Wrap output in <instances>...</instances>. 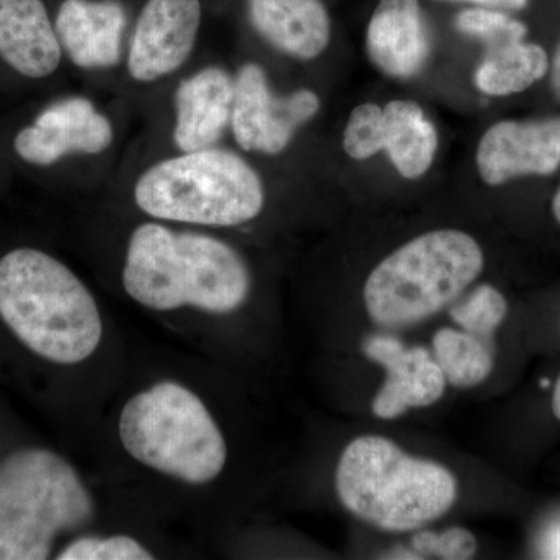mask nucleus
<instances>
[{
    "instance_id": "nucleus-16",
    "label": "nucleus",
    "mask_w": 560,
    "mask_h": 560,
    "mask_svg": "<svg viewBox=\"0 0 560 560\" xmlns=\"http://www.w3.org/2000/svg\"><path fill=\"white\" fill-rule=\"evenodd\" d=\"M375 68L394 79H410L430 54L429 31L419 0H378L366 33Z\"/></svg>"
},
{
    "instance_id": "nucleus-4",
    "label": "nucleus",
    "mask_w": 560,
    "mask_h": 560,
    "mask_svg": "<svg viewBox=\"0 0 560 560\" xmlns=\"http://www.w3.org/2000/svg\"><path fill=\"white\" fill-rule=\"evenodd\" d=\"M95 511L79 470L57 452L28 447L0 460V560L50 559Z\"/></svg>"
},
{
    "instance_id": "nucleus-9",
    "label": "nucleus",
    "mask_w": 560,
    "mask_h": 560,
    "mask_svg": "<svg viewBox=\"0 0 560 560\" xmlns=\"http://www.w3.org/2000/svg\"><path fill=\"white\" fill-rule=\"evenodd\" d=\"M113 121L81 95L44 106L13 139L16 156L33 167H51L72 154H101L113 145Z\"/></svg>"
},
{
    "instance_id": "nucleus-12",
    "label": "nucleus",
    "mask_w": 560,
    "mask_h": 560,
    "mask_svg": "<svg viewBox=\"0 0 560 560\" xmlns=\"http://www.w3.org/2000/svg\"><path fill=\"white\" fill-rule=\"evenodd\" d=\"M368 359L386 371L385 383L372 412L378 419H396L411 408L430 407L444 396V372L434 355L423 348L407 349L397 338L374 335L363 345Z\"/></svg>"
},
{
    "instance_id": "nucleus-15",
    "label": "nucleus",
    "mask_w": 560,
    "mask_h": 560,
    "mask_svg": "<svg viewBox=\"0 0 560 560\" xmlns=\"http://www.w3.org/2000/svg\"><path fill=\"white\" fill-rule=\"evenodd\" d=\"M62 49L43 0H0V60L18 75L49 79Z\"/></svg>"
},
{
    "instance_id": "nucleus-17",
    "label": "nucleus",
    "mask_w": 560,
    "mask_h": 560,
    "mask_svg": "<svg viewBox=\"0 0 560 560\" xmlns=\"http://www.w3.org/2000/svg\"><path fill=\"white\" fill-rule=\"evenodd\" d=\"M249 24L272 49L312 61L329 47V11L320 0H246Z\"/></svg>"
},
{
    "instance_id": "nucleus-6",
    "label": "nucleus",
    "mask_w": 560,
    "mask_h": 560,
    "mask_svg": "<svg viewBox=\"0 0 560 560\" xmlns=\"http://www.w3.org/2000/svg\"><path fill=\"white\" fill-rule=\"evenodd\" d=\"M132 200L153 220L235 228L260 215L265 187L241 154L210 147L150 165L136 180Z\"/></svg>"
},
{
    "instance_id": "nucleus-21",
    "label": "nucleus",
    "mask_w": 560,
    "mask_h": 560,
    "mask_svg": "<svg viewBox=\"0 0 560 560\" xmlns=\"http://www.w3.org/2000/svg\"><path fill=\"white\" fill-rule=\"evenodd\" d=\"M508 302L499 290L481 285L471 291L466 300L451 308V315L464 330L489 340L506 318Z\"/></svg>"
},
{
    "instance_id": "nucleus-27",
    "label": "nucleus",
    "mask_w": 560,
    "mask_h": 560,
    "mask_svg": "<svg viewBox=\"0 0 560 560\" xmlns=\"http://www.w3.org/2000/svg\"><path fill=\"white\" fill-rule=\"evenodd\" d=\"M545 556L551 559H560V522L551 526L550 530L545 534L544 544Z\"/></svg>"
},
{
    "instance_id": "nucleus-30",
    "label": "nucleus",
    "mask_w": 560,
    "mask_h": 560,
    "mask_svg": "<svg viewBox=\"0 0 560 560\" xmlns=\"http://www.w3.org/2000/svg\"><path fill=\"white\" fill-rule=\"evenodd\" d=\"M552 213H555L556 220H558L560 224V189L558 194H556L555 200H552Z\"/></svg>"
},
{
    "instance_id": "nucleus-25",
    "label": "nucleus",
    "mask_w": 560,
    "mask_h": 560,
    "mask_svg": "<svg viewBox=\"0 0 560 560\" xmlns=\"http://www.w3.org/2000/svg\"><path fill=\"white\" fill-rule=\"evenodd\" d=\"M412 547L441 559L466 560L477 552V539L470 530L452 528L442 534L420 533L412 539Z\"/></svg>"
},
{
    "instance_id": "nucleus-20",
    "label": "nucleus",
    "mask_w": 560,
    "mask_h": 560,
    "mask_svg": "<svg viewBox=\"0 0 560 560\" xmlns=\"http://www.w3.org/2000/svg\"><path fill=\"white\" fill-rule=\"evenodd\" d=\"M433 348L445 381L456 388L480 385L493 370L492 352L469 331L441 329L434 335Z\"/></svg>"
},
{
    "instance_id": "nucleus-29",
    "label": "nucleus",
    "mask_w": 560,
    "mask_h": 560,
    "mask_svg": "<svg viewBox=\"0 0 560 560\" xmlns=\"http://www.w3.org/2000/svg\"><path fill=\"white\" fill-rule=\"evenodd\" d=\"M552 411H555L556 418L560 420V377L556 383L555 394H552Z\"/></svg>"
},
{
    "instance_id": "nucleus-7",
    "label": "nucleus",
    "mask_w": 560,
    "mask_h": 560,
    "mask_svg": "<svg viewBox=\"0 0 560 560\" xmlns=\"http://www.w3.org/2000/svg\"><path fill=\"white\" fill-rule=\"evenodd\" d=\"M482 267L485 254L471 235L427 232L371 271L363 290L368 315L386 329L415 326L458 300Z\"/></svg>"
},
{
    "instance_id": "nucleus-23",
    "label": "nucleus",
    "mask_w": 560,
    "mask_h": 560,
    "mask_svg": "<svg viewBox=\"0 0 560 560\" xmlns=\"http://www.w3.org/2000/svg\"><path fill=\"white\" fill-rule=\"evenodd\" d=\"M156 558L135 537L127 534L80 536L58 551V560H151Z\"/></svg>"
},
{
    "instance_id": "nucleus-3",
    "label": "nucleus",
    "mask_w": 560,
    "mask_h": 560,
    "mask_svg": "<svg viewBox=\"0 0 560 560\" xmlns=\"http://www.w3.org/2000/svg\"><path fill=\"white\" fill-rule=\"evenodd\" d=\"M335 488L350 514L388 533L430 525L458 497V481L447 467L415 458L382 436H360L348 444Z\"/></svg>"
},
{
    "instance_id": "nucleus-11",
    "label": "nucleus",
    "mask_w": 560,
    "mask_h": 560,
    "mask_svg": "<svg viewBox=\"0 0 560 560\" xmlns=\"http://www.w3.org/2000/svg\"><path fill=\"white\" fill-rule=\"evenodd\" d=\"M560 165V117L503 120L482 135L477 167L489 186L528 175H551Z\"/></svg>"
},
{
    "instance_id": "nucleus-28",
    "label": "nucleus",
    "mask_w": 560,
    "mask_h": 560,
    "mask_svg": "<svg viewBox=\"0 0 560 560\" xmlns=\"http://www.w3.org/2000/svg\"><path fill=\"white\" fill-rule=\"evenodd\" d=\"M551 84L555 94L560 98V44L558 50H556L555 58H552Z\"/></svg>"
},
{
    "instance_id": "nucleus-13",
    "label": "nucleus",
    "mask_w": 560,
    "mask_h": 560,
    "mask_svg": "<svg viewBox=\"0 0 560 560\" xmlns=\"http://www.w3.org/2000/svg\"><path fill=\"white\" fill-rule=\"evenodd\" d=\"M54 22L62 54L77 68L98 70L119 65L128 16L117 0H65Z\"/></svg>"
},
{
    "instance_id": "nucleus-2",
    "label": "nucleus",
    "mask_w": 560,
    "mask_h": 560,
    "mask_svg": "<svg viewBox=\"0 0 560 560\" xmlns=\"http://www.w3.org/2000/svg\"><path fill=\"white\" fill-rule=\"evenodd\" d=\"M0 320L31 352L61 366L91 359L103 338L101 308L86 283L31 246L0 257Z\"/></svg>"
},
{
    "instance_id": "nucleus-5",
    "label": "nucleus",
    "mask_w": 560,
    "mask_h": 560,
    "mask_svg": "<svg viewBox=\"0 0 560 560\" xmlns=\"http://www.w3.org/2000/svg\"><path fill=\"white\" fill-rule=\"evenodd\" d=\"M117 431L136 463L183 485H210L226 467L228 444L219 422L205 400L179 382H156L131 396Z\"/></svg>"
},
{
    "instance_id": "nucleus-18",
    "label": "nucleus",
    "mask_w": 560,
    "mask_h": 560,
    "mask_svg": "<svg viewBox=\"0 0 560 560\" xmlns=\"http://www.w3.org/2000/svg\"><path fill=\"white\" fill-rule=\"evenodd\" d=\"M385 114V151L404 178L425 175L438 150V132L416 102L393 101Z\"/></svg>"
},
{
    "instance_id": "nucleus-14",
    "label": "nucleus",
    "mask_w": 560,
    "mask_h": 560,
    "mask_svg": "<svg viewBox=\"0 0 560 560\" xmlns=\"http://www.w3.org/2000/svg\"><path fill=\"white\" fill-rule=\"evenodd\" d=\"M235 80L220 66H206L180 81L173 95V142L180 153L215 147L231 125Z\"/></svg>"
},
{
    "instance_id": "nucleus-24",
    "label": "nucleus",
    "mask_w": 560,
    "mask_h": 560,
    "mask_svg": "<svg viewBox=\"0 0 560 560\" xmlns=\"http://www.w3.org/2000/svg\"><path fill=\"white\" fill-rule=\"evenodd\" d=\"M346 153L352 160L364 161L385 150V114L375 103L357 106L346 125Z\"/></svg>"
},
{
    "instance_id": "nucleus-10",
    "label": "nucleus",
    "mask_w": 560,
    "mask_h": 560,
    "mask_svg": "<svg viewBox=\"0 0 560 560\" xmlns=\"http://www.w3.org/2000/svg\"><path fill=\"white\" fill-rule=\"evenodd\" d=\"M201 0H147L127 54L132 80L149 84L183 68L197 46Z\"/></svg>"
},
{
    "instance_id": "nucleus-8",
    "label": "nucleus",
    "mask_w": 560,
    "mask_h": 560,
    "mask_svg": "<svg viewBox=\"0 0 560 560\" xmlns=\"http://www.w3.org/2000/svg\"><path fill=\"white\" fill-rule=\"evenodd\" d=\"M231 130L242 150L250 153H282L296 131L318 114L320 101L311 90L289 95L272 94L267 73L256 62H246L235 75Z\"/></svg>"
},
{
    "instance_id": "nucleus-22",
    "label": "nucleus",
    "mask_w": 560,
    "mask_h": 560,
    "mask_svg": "<svg viewBox=\"0 0 560 560\" xmlns=\"http://www.w3.org/2000/svg\"><path fill=\"white\" fill-rule=\"evenodd\" d=\"M455 25L464 35L480 39L488 49L525 39L528 33L522 21L510 16L504 10L488 7L459 11L455 18Z\"/></svg>"
},
{
    "instance_id": "nucleus-1",
    "label": "nucleus",
    "mask_w": 560,
    "mask_h": 560,
    "mask_svg": "<svg viewBox=\"0 0 560 560\" xmlns=\"http://www.w3.org/2000/svg\"><path fill=\"white\" fill-rule=\"evenodd\" d=\"M121 285L151 312L195 308L231 315L248 301L253 280L242 254L230 243L154 220L132 230Z\"/></svg>"
},
{
    "instance_id": "nucleus-19",
    "label": "nucleus",
    "mask_w": 560,
    "mask_h": 560,
    "mask_svg": "<svg viewBox=\"0 0 560 560\" xmlns=\"http://www.w3.org/2000/svg\"><path fill=\"white\" fill-rule=\"evenodd\" d=\"M550 69L547 51L525 40L490 47L475 72V84L490 97H506L526 91Z\"/></svg>"
},
{
    "instance_id": "nucleus-26",
    "label": "nucleus",
    "mask_w": 560,
    "mask_h": 560,
    "mask_svg": "<svg viewBox=\"0 0 560 560\" xmlns=\"http://www.w3.org/2000/svg\"><path fill=\"white\" fill-rule=\"evenodd\" d=\"M458 2L475 3V5L488 7V9L518 11L526 9L529 0H458Z\"/></svg>"
}]
</instances>
